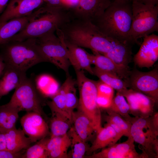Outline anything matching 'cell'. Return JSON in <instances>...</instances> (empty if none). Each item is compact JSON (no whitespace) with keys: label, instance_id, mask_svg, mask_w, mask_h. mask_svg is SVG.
<instances>
[{"label":"cell","instance_id":"cell-35","mask_svg":"<svg viewBox=\"0 0 158 158\" xmlns=\"http://www.w3.org/2000/svg\"><path fill=\"white\" fill-rule=\"evenodd\" d=\"M51 97V100L47 102L50 109L60 112L68 117L65 111L66 99L63 90L60 87L57 92Z\"/></svg>","mask_w":158,"mask_h":158},{"label":"cell","instance_id":"cell-14","mask_svg":"<svg viewBox=\"0 0 158 158\" xmlns=\"http://www.w3.org/2000/svg\"><path fill=\"white\" fill-rule=\"evenodd\" d=\"M158 59V36L154 34L143 37V41L133 60L140 68L152 66Z\"/></svg>","mask_w":158,"mask_h":158},{"label":"cell","instance_id":"cell-46","mask_svg":"<svg viewBox=\"0 0 158 158\" xmlns=\"http://www.w3.org/2000/svg\"></svg>","mask_w":158,"mask_h":158},{"label":"cell","instance_id":"cell-36","mask_svg":"<svg viewBox=\"0 0 158 158\" xmlns=\"http://www.w3.org/2000/svg\"><path fill=\"white\" fill-rule=\"evenodd\" d=\"M97 94L113 99L114 95V89L107 84L101 81H97Z\"/></svg>","mask_w":158,"mask_h":158},{"label":"cell","instance_id":"cell-21","mask_svg":"<svg viewBox=\"0 0 158 158\" xmlns=\"http://www.w3.org/2000/svg\"><path fill=\"white\" fill-rule=\"evenodd\" d=\"M34 11L30 15L14 18L0 26V44L8 41L14 35L22 30L33 16Z\"/></svg>","mask_w":158,"mask_h":158},{"label":"cell","instance_id":"cell-7","mask_svg":"<svg viewBox=\"0 0 158 158\" xmlns=\"http://www.w3.org/2000/svg\"><path fill=\"white\" fill-rule=\"evenodd\" d=\"M132 21L129 37L130 44L158 31V5L144 4L137 0L132 3Z\"/></svg>","mask_w":158,"mask_h":158},{"label":"cell","instance_id":"cell-25","mask_svg":"<svg viewBox=\"0 0 158 158\" xmlns=\"http://www.w3.org/2000/svg\"><path fill=\"white\" fill-rule=\"evenodd\" d=\"M132 54L130 44L119 41L111 51L103 55L118 64L128 66L131 60Z\"/></svg>","mask_w":158,"mask_h":158},{"label":"cell","instance_id":"cell-16","mask_svg":"<svg viewBox=\"0 0 158 158\" xmlns=\"http://www.w3.org/2000/svg\"><path fill=\"white\" fill-rule=\"evenodd\" d=\"M63 40L67 49L68 59L75 71L84 70L93 75L90 54L81 47Z\"/></svg>","mask_w":158,"mask_h":158},{"label":"cell","instance_id":"cell-1","mask_svg":"<svg viewBox=\"0 0 158 158\" xmlns=\"http://www.w3.org/2000/svg\"><path fill=\"white\" fill-rule=\"evenodd\" d=\"M56 31L64 40L102 55L111 51L118 41L103 33L92 22L76 18H71Z\"/></svg>","mask_w":158,"mask_h":158},{"label":"cell","instance_id":"cell-42","mask_svg":"<svg viewBox=\"0 0 158 158\" xmlns=\"http://www.w3.org/2000/svg\"><path fill=\"white\" fill-rule=\"evenodd\" d=\"M9 0H0V13L3 11Z\"/></svg>","mask_w":158,"mask_h":158},{"label":"cell","instance_id":"cell-37","mask_svg":"<svg viewBox=\"0 0 158 158\" xmlns=\"http://www.w3.org/2000/svg\"><path fill=\"white\" fill-rule=\"evenodd\" d=\"M44 6L51 8L68 10L69 8L63 0H44Z\"/></svg>","mask_w":158,"mask_h":158},{"label":"cell","instance_id":"cell-4","mask_svg":"<svg viewBox=\"0 0 158 158\" xmlns=\"http://www.w3.org/2000/svg\"><path fill=\"white\" fill-rule=\"evenodd\" d=\"M0 58L6 66L25 72L36 64L46 62L34 38L0 44Z\"/></svg>","mask_w":158,"mask_h":158},{"label":"cell","instance_id":"cell-31","mask_svg":"<svg viewBox=\"0 0 158 158\" xmlns=\"http://www.w3.org/2000/svg\"><path fill=\"white\" fill-rule=\"evenodd\" d=\"M68 135L71 139V156L73 158H82L88 148L86 142L77 134L73 127L70 128Z\"/></svg>","mask_w":158,"mask_h":158},{"label":"cell","instance_id":"cell-29","mask_svg":"<svg viewBox=\"0 0 158 158\" xmlns=\"http://www.w3.org/2000/svg\"><path fill=\"white\" fill-rule=\"evenodd\" d=\"M34 81L38 91L45 96L51 97L59 89L56 81L48 75H40L36 78Z\"/></svg>","mask_w":158,"mask_h":158},{"label":"cell","instance_id":"cell-13","mask_svg":"<svg viewBox=\"0 0 158 158\" xmlns=\"http://www.w3.org/2000/svg\"><path fill=\"white\" fill-rule=\"evenodd\" d=\"M20 122L22 130L32 143L45 138L48 133V126L39 113L28 112L22 117Z\"/></svg>","mask_w":158,"mask_h":158},{"label":"cell","instance_id":"cell-38","mask_svg":"<svg viewBox=\"0 0 158 158\" xmlns=\"http://www.w3.org/2000/svg\"><path fill=\"white\" fill-rule=\"evenodd\" d=\"M112 99L107 96L97 94L96 102L100 109H106L110 107Z\"/></svg>","mask_w":158,"mask_h":158},{"label":"cell","instance_id":"cell-23","mask_svg":"<svg viewBox=\"0 0 158 158\" xmlns=\"http://www.w3.org/2000/svg\"><path fill=\"white\" fill-rule=\"evenodd\" d=\"M72 123L74 130L84 141L86 142L96 133L88 118L78 109L73 111L72 115Z\"/></svg>","mask_w":158,"mask_h":158},{"label":"cell","instance_id":"cell-45","mask_svg":"<svg viewBox=\"0 0 158 158\" xmlns=\"http://www.w3.org/2000/svg\"><path fill=\"white\" fill-rule=\"evenodd\" d=\"M1 96H0V99H1Z\"/></svg>","mask_w":158,"mask_h":158},{"label":"cell","instance_id":"cell-11","mask_svg":"<svg viewBox=\"0 0 158 158\" xmlns=\"http://www.w3.org/2000/svg\"><path fill=\"white\" fill-rule=\"evenodd\" d=\"M112 0H79L70 12L72 18L93 22L104 12Z\"/></svg>","mask_w":158,"mask_h":158},{"label":"cell","instance_id":"cell-8","mask_svg":"<svg viewBox=\"0 0 158 158\" xmlns=\"http://www.w3.org/2000/svg\"><path fill=\"white\" fill-rule=\"evenodd\" d=\"M57 35L49 33L36 38V42L46 62L63 70L68 76L71 64L67 49L62 37Z\"/></svg>","mask_w":158,"mask_h":158},{"label":"cell","instance_id":"cell-6","mask_svg":"<svg viewBox=\"0 0 158 158\" xmlns=\"http://www.w3.org/2000/svg\"><path fill=\"white\" fill-rule=\"evenodd\" d=\"M75 71L79 92L78 110L88 118L97 133L102 127L100 109L96 102L97 81L87 78L83 70Z\"/></svg>","mask_w":158,"mask_h":158},{"label":"cell","instance_id":"cell-34","mask_svg":"<svg viewBox=\"0 0 158 158\" xmlns=\"http://www.w3.org/2000/svg\"><path fill=\"white\" fill-rule=\"evenodd\" d=\"M106 110L108 114L105 117L106 122L112 123L119 127L123 130L125 136L127 137L130 136L131 124L115 112L108 109Z\"/></svg>","mask_w":158,"mask_h":158},{"label":"cell","instance_id":"cell-30","mask_svg":"<svg viewBox=\"0 0 158 158\" xmlns=\"http://www.w3.org/2000/svg\"><path fill=\"white\" fill-rule=\"evenodd\" d=\"M106 109L110 110L119 115L131 124L136 118V117L130 116L129 105L124 96L118 92L113 98L110 107Z\"/></svg>","mask_w":158,"mask_h":158},{"label":"cell","instance_id":"cell-43","mask_svg":"<svg viewBox=\"0 0 158 158\" xmlns=\"http://www.w3.org/2000/svg\"><path fill=\"white\" fill-rule=\"evenodd\" d=\"M5 67V65L1 59L0 58V77L2 75Z\"/></svg>","mask_w":158,"mask_h":158},{"label":"cell","instance_id":"cell-33","mask_svg":"<svg viewBox=\"0 0 158 158\" xmlns=\"http://www.w3.org/2000/svg\"><path fill=\"white\" fill-rule=\"evenodd\" d=\"M49 138H45L40 140L36 144L30 147L22 154L21 158H48L46 150L47 142Z\"/></svg>","mask_w":158,"mask_h":158},{"label":"cell","instance_id":"cell-15","mask_svg":"<svg viewBox=\"0 0 158 158\" xmlns=\"http://www.w3.org/2000/svg\"><path fill=\"white\" fill-rule=\"evenodd\" d=\"M134 140L130 135L122 143L104 148L100 152L86 156L88 158H142L136 151Z\"/></svg>","mask_w":158,"mask_h":158},{"label":"cell","instance_id":"cell-2","mask_svg":"<svg viewBox=\"0 0 158 158\" xmlns=\"http://www.w3.org/2000/svg\"><path fill=\"white\" fill-rule=\"evenodd\" d=\"M132 2L113 0L104 13L92 22L103 33L120 42L131 44Z\"/></svg>","mask_w":158,"mask_h":158},{"label":"cell","instance_id":"cell-32","mask_svg":"<svg viewBox=\"0 0 158 158\" xmlns=\"http://www.w3.org/2000/svg\"><path fill=\"white\" fill-rule=\"evenodd\" d=\"M135 92L138 101V118H146L152 116L156 104L154 101L142 93Z\"/></svg>","mask_w":158,"mask_h":158},{"label":"cell","instance_id":"cell-17","mask_svg":"<svg viewBox=\"0 0 158 158\" xmlns=\"http://www.w3.org/2000/svg\"><path fill=\"white\" fill-rule=\"evenodd\" d=\"M90 54L91 64L97 68L103 71L114 73L126 82L130 74L128 66L118 64L107 57L98 53L93 52Z\"/></svg>","mask_w":158,"mask_h":158},{"label":"cell","instance_id":"cell-18","mask_svg":"<svg viewBox=\"0 0 158 158\" xmlns=\"http://www.w3.org/2000/svg\"><path fill=\"white\" fill-rule=\"evenodd\" d=\"M0 79V96L6 95L17 88L27 77L26 72L5 66Z\"/></svg>","mask_w":158,"mask_h":158},{"label":"cell","instance_id":"cell-10","mask_svg":"<svg viewBox=\"0 0 158 158\" xmlns=\"http://www.w3.org/2000/svg\"><path fill=\"white\" fill-rule=\"evenodd\" d=\"M128 87L142 93L152 99L157 104L158 102V69L156 67L147 72L134 69L130 71L126 81Z\"/></svg>","mask_w":158,"mask_h":158},{"label":"cell","instance_id":"cell-27","mask_svg":"<svg viewBox=\"0 0 158 158\" xmlns=\"http://www.w3.org/2000/svg\"><path fill=\"white\" fill-rule=\"evenodd\" d=\"M92 70L93 75L98 77L100 80L117 92L121 93L128 88L127 83L114 73L100 70L95 66L92 68Z\"/></svg>","mask_w":158,"mask_h":158},{"label":"cell","instance_id":"cell-20","mask_svg":"<svg viewBox=\"0 0 158 158\" xmlns=\"http://www.w3.org/2000/svg\"><path fill=\"white\" fill-rule=\"evenodd\" d=\"M5 135L7 150L14 152H21L30 146L32 142L25 136L22 129L16 127L6 132Z\"/></svg>","mask_w":158,"mask_h":158},{"label":"cell","instance_id":"cell-41","mask_svg":"<svg viewBox=\"0 0 158 158\" xmlns=\"http://www.w3.org/2000/svg\"><path fill=\"white\" fill-rule=\"evenodd\" d=\"M139 2L144 4L150 6H154L157 5L158 0H137Z\"/></svg>","mask_w":158,"mask_h":158},{"label":"cell","instance_id":"cell-5","mask_svg":"<svg viewBox=\"0 0 158 158\" xmlns=\"http://www.w3.org/2000/svg\"><path fill=\"white\" fill-rule=\"evenodd\" d=\"M158 114L146 118L136 117L131 124L130 135L140 145L142 158H158Z\"/></svg>","mask_w":158,"mask_h":158},{"label":"cell","instance_id":"cell-44","mask_svg":"<svg viewBox=\"0 0 158 158\" xmlns=\"http://www.w3.org/2000/svg\"><path fill=\"white\" fill-rule=\"evenodd\" d=\"M117 1H121L127 2H132L133 1L136 0H115Z\"/></svg>","mask_w":158,"mask_h":158},{"label":"cell","instance_id":"cell-9","mask_svg":"<svg viewBox=\"0 0 158 158\" xmlns=\"http://www.w3.org/2000/svg\"><path fill=\"white\" fill-rule=\"evenodd\" d=\"M40 94L35 86L34 80L27 77L15 89L9 102L6 104L19 112L23 111H33L42 115Z\"/></svg>","mask_w":158,"mask_h":158},{"label":"cell","instance_id":"cell-24","mask_svg":"<svg viewBox=\"0 0 158 158\" xmlns=\"http://www.w3.org/2000/svg\"><path fill=\"white\" fill-rule=\"evenodd\" d=\"M76 81L70 75L60 88L64 93L66 99V113L72 122V115L74 109L78 106V100L76 94Z\"/></svg>","mask_w":158,"mask_h":158},{"label":"cell","instance_id":"cell-26","mask_svg":"<svg viewBox=\"0 0 158 158\" xmlns=\"http://www.w3.org/2000/svg\"><path fill=\"white\" fill-rule=\"evenodd\" d=\"M52 116L50 122V137L63 135L67 133L72 123L65 114L51 109Z\"/></svg>","mask_w":158,"mask_h":158},{"label":"cell","instance_id":"cell-19","mask_svg":"<svg viewBox=\"0 0 158 158\" xmlns=\"http://www.w3.org/2000/svg\"><path fill=\"white\" fill-rule=\"evenodd\" d=\"M71 143V138L67 133L62 136L50 137L46 146L48 158L68 157L67 150Z\"/></svg>","mask_w":158,"mask_h":158},{"label":"cell","instance_id":"cell-22","mask_svg":"<svg viewBox=\"0 0 158 158\" xmlns=\"http://www.w3.org/2000/svg\"><path fill=\"white\" fill-rule=\"evenodd\" d=\"M119 139L113 128L107 123L97 132L96 138L87 151L91 153L98 149L112 146Z\"/></svg>","mask_w":158,"mask_h":158},{"label":"cell","instance_id":"cell-3","mask_svg":"<svg viewBox=\"0 0 158 158\" xmlns=\"http://www.w3.org/2000/svg\"><path fill=\"white\" fill-rule=\"evenodd\" d=\"M68 10L42 6L34 11L33 16L25 28L9 41L37 38L54 33L71 19L70 12H67Z\"/></svg>","mask_w":158,"mask_h":158},{"label":"cell","instance_id":"cell-12","mask_svg":"<svg viewBox=\"0 0 158 158\" xmlns=\"http://www.w3.org/2000/svg\"><path fill=\"white\" fill-rule=\"evenodd\" d=\"M44 4V0H9L0 16V26L10 20L31 15Z\"/></svg>","mask_w":158,"mask_h":158},{"label":"cell","instance_id":"cell-28","mask_svg":"<svg viewBox=\"0 0 158 158\" xmlns=\"http://www.w3.org/2000/svg\"><path fill=\"white\" fill-rule=\"evenodd\" d=\"M19 112L6 104L0 106V132L5 133L16 127Z\"/></svg>","mask_w":158,"mask_h":158},{"label":"cell","instance_id":"cell-40","mask_svg":"<svg viewBox=\"0 0 158 158\" xmlns=\"http://www.w3.org/2000/svg\"><path fill=\"white\" fill-rule=\"evenodd\" d=\"M7 150L4 133L0 132V150Z\"/></svg>","mask_w":158,"mask_h":158},{"label":"cell","instance_id":"cell-39","mask_svg":"<svg viewBox=\"0 0 158 158\" xmlns=\"http://www.w3.org/2000/svg\"><path fill=\"white\" fill-rule=\"evenodd\" d=\"M21 152H14L8 150H0V158H21Z\"/></svg>","mask_w":158,"mask_h":158}]
</instances>
